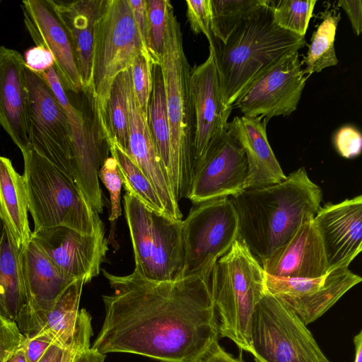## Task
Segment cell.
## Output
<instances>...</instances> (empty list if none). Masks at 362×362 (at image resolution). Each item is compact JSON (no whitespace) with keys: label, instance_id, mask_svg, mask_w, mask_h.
<instances>
[{"label":"cell","instance_id":"cell-26","mask_svg":"<svg viewBox=\"0 0 362 362\" xmlns=\"http://www.w3.org/2000/svg\"><path fill=\"white\" fill-rule=\"evenodd\" d=\"M19 255L0 221V314L14 320L22 332L28 299Z\"/></svg>","mask_w":362,"mask_h":362},{"label":"cell","instance_id":"cell-46","mask_svg":"<svg viewBox=\"0 0 362 362\" xmlns=\"http://www.w3.org/2000/svg\"><path fill=\"white\" fill-rule=\"evenodd\" d=\"M199 362H244V361L241 356L239 358H235L227 353L216 341Z\"/></svg>","mask_w":362,"mask_h":362},{"label":"cell","instance_id":"cell-38","mask_svg":"<svg viewBox=\"0 0 362 362\" xmlns=\"http://www.w3.org/2000/svg\"><path fill=\"white\" fill-rule=\"evenodd\" d=\"M98 177L107 189L111 202L109 220L116 221L121 215L120 195L123 179L115 159L107 157L98 172Z\"/></svg>","mask_w":362,"mask_h":362},{"label":"cell","instance_id":"cell-5","mask_svg":"<svg viewBox=\"0 0 362 362\" xmlns=\"http://www.w3.org/2000/svg\"><path fill=\"white\" fill-rule=\"evenodd\" d=\"M210 288L219 319V335L251 354L252 315L266 292L265 272L238 238L213 265Z\"/></svg>","mask_w":362,"mask_h":362},{"label":"cell","instance_id":"cell-22","mask_svg":"<svg viewBox=\"0 0 362 362\" xmlns=\"http://www.w3.org/2000/svg\"><path fill=\"white\" fill-rule=\"evenodd\" d=\"M259 262L266 274L276 277L316 279L329 272L313 218L304 223L288 243Z\"/></svg>","mask_w":362,"mask_h":362},{"label":"cell","instance_id":"cell-2","mask_svg":"<svg viewBox=\"0 0 362 362\" xmlns=\"http://www.w3.org/2000/svg\"><path fill=\"white\" fill-rule=\"evenodd\" d=\"M321 188L304 168L282 182L246 189L230 197L236 210L238 238L260 261L288 243L320 208Z\"/></svg>","mask_w":362,"mask_h":362},{"label":"cell","instance_id":"cell-27","mask_svg":"<svg viewBox=\"0 0 362 362\" xmlns=\"http://www.w3.org/2000/svg\"><path fill=\"white\" fill-rule=\"evenodd\" d=\"M349 267L329 271L317 290L298 296H275L288 305L307 325L321 317L349 290L361 281Z\"/></svg>","mask_w":362,"mask_h":362},{"label":"cell","instance_id":"cell-6","mask_svg":"<svg viewBox=\"0 0 362 362\" xmlns=\"http://www.w3.org/2000/svg\"><path fill=\"white\" fill-rule=\"evenodd\" d=\"M21 153L34 230L65 226L83 234L94 233L101 220L74 181L30 145Z\"/></svg>","mask_w":362,"mask_h":362},{"label":"cell","instance_id":"cell-19","mask_svg":"<svg viewBox=\"0 0 362 362\" xmlns=\"http://www.w3.org/2000/svg\"><path fill=\"white\" fill-rule=\"evenodd\" d=\"M190 85L195 117L194 168L212 139L227 129L232 111L223 103L214 57L210 49L206 60L191 68Z\"/></svg>","mask_w":362,"mask_h":362},{"label":"cell","instance_id":"cell-40","mask_svg":"<svg viewBox=\"0 0 362 362\" xmlns=\"http://www.w3.org/2000/svg\"><path fill=\"white\" fill-rule=\"evenodd\" d=\"M187 16L192 30L195 34H204L212 44L214 36L211 30V11L210 0H187Z\"/></svg>","mask_w":362,"mask_h":362},{"label":"cell","instance_id":"cell-23","mask_svg":"<svg viewBox=\"0 0 362 362\" xmlns=\"http://www.w3.org/2000/svg\"><path fill=\"white\" fill-rule=\"evenodd\" d=\"M269 122L260 117L236 116L227 124V131L243 148L247 163L245 189L265 187L286 177L267 136Z\"/></svg>","mask_w":362,"mask_h":362},{"label":"cell","instance_id":"cell-8","mask_svg":"<svg viewBox=\"0 0 362 362\" xmlns=\"http://www.w3.org/2000/svg\"><path fill=\"white\" fill-rule=\"evenodd\" d=\"M141 54L148 59L128 0H105L95 28L90 87L85 92L93 102L106 139V106L112 83Z\"/></svg>","mask_w":362,"mask_h":362},{"label":"cell","instance_id":"cell-1","mask_svg":"<svg viewBox=\"0 0 362 362\" xmlns=\"http://www.w3.org/2000/svg\"><path fill=\"white\" fill-rule=\"evenodd\" d=\"M212 267L168 282L102 269L114 292L103 296L105 317L91 348L161 362H199L219 336L210 288Z\"/></svg>","mask_w":362,"mask_h":362},{"label":"cell","instance_id":"cell-13","mask_svg":"<svg viewBox=\"0 0 362 362\" xmlns=\"http://www.w3.org/2000/svg\"><path fill=\"white\" fill-rule=\"evenodd\" d=\"M298 52H293L264 71L243 90L232 105L244 116H288L294 112L308 76L305 75Z\"/></svg>","mask_w":362,"mask_h":362},{"label":"cell","instance_id":"cell-10","mask_svg":"<svg viewBox=\"0 0 362 362\" xmlns=\"http://www.w3.org/2000/svg\"><path fill=\"white\" fill-rule=\"evenodd\" d=\"M42 76L69 119L73 151V180L95 213L103 211L98 172L110 151L97 116L89 119L82 109L69 101L54 66Z\"/></svg>","mask_w":362,"mask_h":362},{"label":"cell","instance_id":"cell-21","mask_svg":"<svg viewBox=\"0 0 362 362\" xmlns=\"http://www.w3.org/2000/svg\"><path fill=\"white\" fill-rule=\"evenodd\" d=\"M0 125L21 151L29 145V98L23 56L0 45Z\"/></svg>","mask_w":362,"mask_h":362},{"label":"cell","instance_id":"cell-45","mask_svg":"<svg viewBox=\"0 0 362 362\" xmlns=\"http://www.w3.org/2000/svg\"><path fill=\"white\" fill-rule=\"evenodd\" d=\"M340 6L346 13L354 33L359 35L362 31V1L361 0H339Z\"/></svg>","mask_w":362,"mask_h":362},{"label":"cell","instance_id":"cell-44","mask_svg":"<svg viewBox=\"0 0 362 362\" xmlns=\"http://www.w3.org/2000/svg\"><path fill=\"white\" fill-rule=\"evenodd\" d=\"M53 341L45 336L26 337L24 352L26 362H38Z\"/></svg>","mask_w":362,"mask_h":362},{"label":"cell","instance_id":"cell-49","mask_svg":"<svg viewBox=\"0 0 362 362\" xmlns=\"http://www.w3.org/2000/svg\"><path fill=\"white\" fill-rule=\"evenodd\" d=\"M105 354H100L91 347L79 351L74 362H105Z\"/></svg>","mask_w":362,"mask_h":362},{"label":"cell","instance_id":"cell-32","mask_svg":"<svg viewBox=\"0 0 362 362\" xmlns=\"http://www.w3.org/2000/svg\"><path fill=\"white\" fill-rule=\"evenodd\" d=\"M108 145L110 153L117 163L126 191L134 194L150 209L165 214L160 199L140 168L115 142Z\"/></svg>","mask_w":362,"mask_h":362},{"label":"cell","instance_id":"cell-47","mask_svg":"<svg viewBox=\"0 0 362 362\" xmlns=\"http://www.w3.org/2000/svg\"><path fill=\"white\" fill-rule=\"evenodd\" d=\"M92 334V332H88L79 337L67 348L61 362H74L76 355L79 351L90 348V339Z\"/></svg>","mask_w":362,"mask_h":362},{"label":"cell","instance_id":"cell-4","mask_svg":"<svg viewBox=\"0 0 362 362\" xmlns=\"http://www.w3.org/2000/svg\"><path fill=\"white\" fill-rule=\"evenodd\" d=\"M158 65L164 81L170 132L169 180L178 203L188 197L193 180L195 117L191 94V66L172 4L168 11L164 49Z\"/></svg>","mask_w":362,"mask_h":362},{"label":"cell","instance_id":"cell-48","mask_svg":"<svg viewBox=\"0 0 362 362\" xmlns=\"http://www.w3.org/2000/svg\"><path fill=\"white\" fill-rule=\"evenodd\" d=\"M88 332H93L92 327L88 328L81 332L76 340L81 335ZM68 347H64L57 344H52L47 349L38 362H61Z\"/></svg>","mask_w":362,"mask_h":362},{"label":"cell","instance_id":"cell-33","mask_svg":"<svg viewBox=\"0 0 362 362\" xmlns=\"http://www.w3.org/2000/svg\"><path fill=\"white\" fill-rule=\"evenodd\" d=\"M265 0H210L211 30L214 38L225 42L243 20Z\"/></svg>","mask_w":362,"mask_h":362},{"label":"cell","instance_id":"cell-37","mask_svg":"<svg viewBox=\"0 0 362 362\" xmlns=\"http://www.w3.org/2000/svg\"><path fill=\"white\" fill-rule=\"evenodd\" d=\"M153 64L143 54L137 56L130 67L134 93L141 110L148 116V106L152 90Z\"/></svg>","mask_w":362,"mask_h":362},{"label":"cell","instance_id":"cell-28","mask_svg":"<svg viewBox=\"0 0 362 362\" xmlns=\"http://www.w3.org/2000/svg\"><path fill=\"white\" fill-rule=\"evenodd\" d=\"M84 284L82 279H76L65 289L49 313L43 327L33 337H47L53 344L64 347L76 340L88 325L85 316L78 315Z\"/></svg>","mask_w":362,"mask_h":362},{"label":"cell","instance_id":"cell-3","mask_svg":"<svg viewBox=\"0 0 362 362\" xmlns=\"http://www.w3.org/2000/svg\"><path fill=\"white\" fill-rule=\"evenodd\" d=\"M273 11V1L265 0L241 21L225 42L214 37L209 45L223 101L228 108L232 109L250 83L306 45L304 36L279 27Z\"/></svg>","mask_w":362,"mask_h":362},{"label":"cell","instance_id":"cell-35","mask_svg":"<svg viewBox=\"0 0 362 362\" xmlns=\"http://www.w3.org/2000/svg\"><path fill=\"white\" fill-rule=\"evenodd\" d=\"M168 0H147L148 52L153 66L158 65L163 52L168 8Z\"/></svg>","mask_w":362,"mask_h":362},{"label":"cell","instance_id":"cell-29","mask_svg":"<svg viewBox=\"0 0 362 362\" xmlns=\"http://www.w3.org/2000/svg\"><path fill=\"white\" fill-rule=\"evenodd\" d=\"M152 76V90L148 106V123L156 151L169 179L171 170L170 132L164 81L159 65L153 66Z\"/></svg>","mask_w":362,"mask_h":362},{"label":"cell","instance_id":"cell-14","mask_svg":"<svg viewBox=\"0 0 362 362\" xmlns=\"http://www.w3.org/2000/svg\"><path fill=\"white\" fill-rule=\"evenodd\" d=\"M245 152L227 129L216 134L194 168L188 199L194 204L230 198L245 189Z\"/></svg>","mask_w":362,"mask_h":362},{"label":"cell","instance_id":"cell-25","mask_svg":"<svg viewBox=\"0 0 362 362\" xmlns=\"http://www.w3.org/2000/svg\"><path fill=\"white\" fill-rule=\"evenodd\" d=\"M28 212L24 177L16 172L10 159L0 156V221L19 251L31 239Z\"/></svg>","mask_w":362,"mask_h":362},{"label":"cell","instance_id":"cell-7","mask_svg":"<svg viewBox=\"0 0 362 362\" xmlns=\"http://www.w3.org/2000/svg\"><path fill=\"white\" fill-rule=\"evenodd\" d=\"M123 202L134 255V272L155 282L183 278L182 221L150 209L128 191Z\"/></svg>","mask_w":362,"mask_h":362},{"label":"cell","instance_id":"cell-31","mask_svg":"<svg viewBox=\"0 0 362 362\" xmlns=\"http://www.w3.org/2000/svg\"><path fill=\"white\" fill-rule=\"evenodd\" d=\"M126 72L127 70L119 74L112 83L106 106V127L107 143L115 142L127 153L129 132Z\"/></svg>","mask_w":362,"mask_h":362},{"label":"cell","instance_id":"cell-17","mask_svg":"<svg viewBox=\"0 0 362 362\" xmlns=\"http://www.w3.org/2000/svg\"><path fill=\"white\" fill-rule=\"evenodd\" d=\"M19 257L28 299L22 333L32 337L43 327L57 300L74 281L62 276L32 239L20 250Z\"/></svg>","mask_w":362,"mask_h":362},{"label":"cell","instance_id":"cell-11","mask_svg":"<svg viewBox=\"0 0 362 362\" xmlns=\"http://www.w3.org/2000/svg\"><path fill=\"white\" fill-rule=\"evenodd\" d=\"M239 234L230 198L209 201L191 209L182 221L185 267L182 277L202 273L230 249Z\"/></svg>","mask_w":362,"mask_h":362},{"label":"cell","instance_id":"cell-20","mask_svg":"<svg viewBox=\"0 0 362 362\" xmlns=\"http://www.w3.org/2000/svg\"><path fill=\"white\" fill-rule=\"evenodd\" d=\"M126 95L129 132L127 154L151 182L165 214L173 216L178 212L179 204L156 151L148 127V116L141 110L134 93L130 68L126 72Z\"/></svg>","mask_w":362,"mask_h":362},{"label":"cell","instance_id":"cell-41","mask_svg":"<svg viewBox=\"0 0 362 362\" xmlns=\"http://www.w3.org/2000/svg\"><path fill=\"white\" fill-rule=\"evenodd\" d=\"M334 144L337 152L342 157L355 158L361 153L362 135L356 127L346 125L335 133Z\"/></svg>","mask_w":362,"mask_h":362},{"label":"cell","instance_id":"cell-36","mask_svg":"<svg viewBox=\"0 0 362 362\" xmlns=\"http://www.w3.org/2000/svg\"><path fill=\"white\" fill-rule=\"evenodd\" d=\"M326 275L316 279H299L276 277L265 273L266 291L274 296H301L320 288Z\"/></svg>","mask_w":362,"mask_h":362},{"label":"cell","instance_id":"cell-42","mask_svg":"<svg viewBox=\"0 0 362 362\" xmlns=\"http://www.w3.org/2000/svg\"><path fill=\"white\" fill-rule=\"evenodd\" d=\"M23 59L26 68L40 74L54 66L52 54L42 46H35L28 49Z\"/></svg>","mask_w":362,"mask_h":362},{"label":"cell","instance_id":"cell-50","mask_svg":"<svg viewBox=\"0 0 362 362\" xmlns=\"http://www.w3.org/2000/svg\"><path fill=\"white\" fill-rule=\"evenodd\" d=\"M355 346V357L354 362H362V332L360 331L358 334L354 337Z\"/></svg>","mask_w":362,"mask_h":362},{"label":"cell","instance_id":"cell-34","mask_svg":"<svg viewBox=\"0 0 362 362\" xmlns=\"http://www.w3.org/2000/svg\"><path fill=\"white\" fill-rule=\"evenodd\" d=\"M317 1H273L274 20L281 28L304 36Z\"/></svg>","mask_w":362,"mask_h":362},{"label":"cell","instance_id":"cell-43","mask_svg":"<svg viewBox=\"0 0 362 362\" xmlns=\"http://www.w3.org/2000/svg\"><path fill=\"white\" fill-rule=\"evenodd\" d=\"M131 6L135 24L146 57L151 62L148 52V14L147 0H128ZM152 64V62H151Z\"/></svg>","mask_w":362,"mask_h":362},{"label":"cell","instance_id":"cell-9","mask_svg":"<svg viewBox=\"0 0 362 362\" xmlns=\"http://www.w3.org/2000/svg\"><path fill=\"white\" fill-rule=\"evenodd\" d=\"M250 339L256 362H330L300 317L267 291L255 309Z\"/></svg>","mask_w":362,"mask_h":362},{"label":"cell","instance_id":"cell-24","mask_svg":"<svg viewBox=\"0 0 362 362\" xmlns=\"http://www.w3.org/2000/svg\"><path fill=\"white\" fill-rule=\"evenodd\" d=\"M105 0L56 1L59 13L69 34L77 68L88 91L92 76L93 48L97 23Z\"/></svg>","mask_w":362,"mask_h":362},{"label":"cell","instance_id":"cell-30","mask_svg":"<svg viewBox=\"0 0 362 362\" xmlns=\"http://www.w3.org/2000/svg\"><path fill=\"white\" fill-rule=\"evenodd\" d=\"M322 22L310 38L306 56L301 62L302 65H305L303 71L308 76L338 63L334 40L341 19L340 12L327 8L322 13Z\"/></svg>","mask_w":362,"mask_h":362},{"label":"cell","instance_id":"cell-12","mask_svg":"<svg viewBox=\"0 0 362 362\" xmlns=\"http://www.w3.org/2000/svg\"><path fill=\"white\" fill-rule=\"evenodd\" d=\"M25 76L30 145L73 180L72 138L67 115L42 74L25 67Z\"/></svg>","mask_w":362,"mask_h":362},{"label":"cell","instance_id":"cell-51","mask_svg":"<svg viewBox=\"0 0 362 362\" xmlns=\"http://www.w3.org/2000/svg\"><path fill=\"white\" fill-rule=\"evenodd\" d=\"M8 362H26L24 346L20 349Z\"/></svg>","mask_w":362,"mask_h":362},{"label":"cell","instance_id":"cell-15","mask_svg":"<svg viewBox=\"0 0 362 362\" xmlns=\"http://www.w3.org/2000/svg\"><path fill=\"white\" fill-rule=\"evenodd\" d=\"M33 240L64 277L85 284L97 276L107 251L104 226L100 221L92 234L65 226L34 230Z\"/></svg>","mask_w":362,"mask_h":362},{"label":"cell","instance_id":"cell-16","mask_svg":"<svg viewBox=\"0 0 362 362\" xmlns=\"http://www.w3.org/2000/svg\"><path fill=\"white\" fill-rule=\"evenodd\" d=\"M25 28L36 46L47 49L66 90L78 93L83 84L77 68L72 42L59 13L56 1L26 0L21 3Z\"/></svg>","mask_w":362,"mask_h":362},{"label":"cell","instance_id":"cell-18","mask_svg":"<svg viewBox=\"0 0 362 362\" xmlns=\"http://www.w3.org/2000/svg\"><path fill=\"white\" fill-rule=\"evenodd\" d=\"M313 222L324 247L329 271L349 267L362 250V196L324 205Z\"/></svg>","mask_w":362,"mask_h":362},{"label":"cell","instance_id":"cell-39","mask_svg":"<svg viewBox=\"0 0 362 362\" xmlns=\"http://www.w3.org/2000/svg\"><path fill=\"white\" fill-rule=\"evenodd\" d=\"M17 323L0 314V362H8L25 344Z\"/></svg>","mask_w":362,"mask_h":362}]
</instances>
